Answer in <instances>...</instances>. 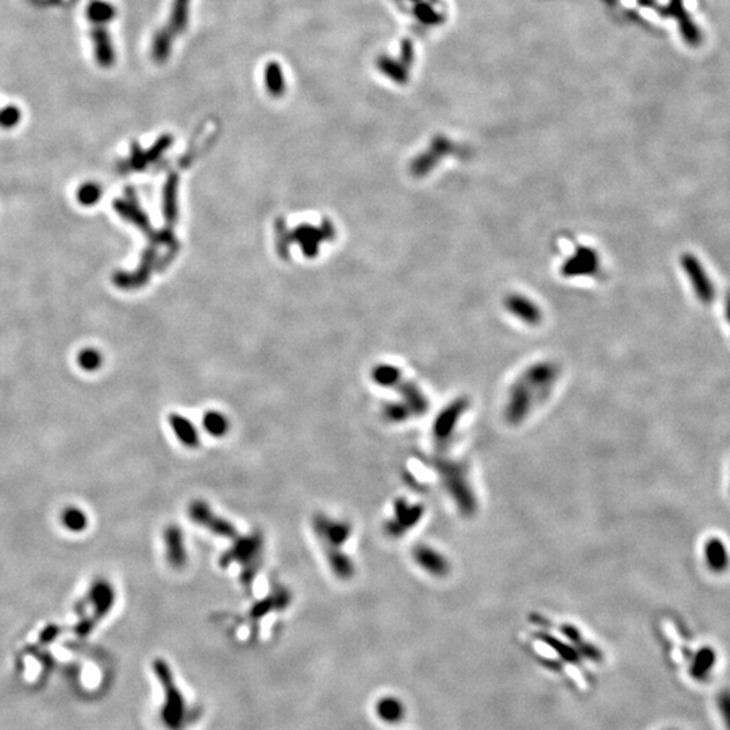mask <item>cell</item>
Returning a JSON list of instances; mask_svg holds the SVG:
<instances>
[{"instance_id":"7","label":"cell","mask_w":730,"mask_h":730,"mask_svg":"<svg viewBox=\"0 0 730 730\" xmlns=\"http://www.w3.org/2000/svg\"><path fill=\"white\" fill-rule=\"evenodd\" d=\"M599 256L590 247H577L575 253L567 259L561 266V275L565 278L591 276L598 272Z\"/></svg>"},{"instance_id":"27","label":"cell","mask_w":730,"mask_h":730,"mask_svg":"<svg viewBox=\"0 0 730 730\" xmlns=\"http://www.w3.org/2000/svg\"><path fill=\"white\" fill-rule=\"evenodd\" d=\"M717 705H718V710H719V714L721 718L725 724V728L730 730V691L729 690H725L722 691L718 698H717Z\"/></svg>"},{"instance_id":"5","label":"cell","mask_w":730,"mask_h":730,"mask_svg":"<svg viewBox=\"0 0 730 730\" xmlns=\"http://www.w3.org/2000/svg\"><path fill=\"white\" fill-rule=\"evenodd\" d=\"M115 604H117V591L112 586V583L105 577H98L91 583L84 599L78 605L90 607L91 614L84 616V617L91 618L98 625L99 622L103 621L107 616H110Z\"/></svg>"},{"instance_id":"6","label":"cell","mask_w":730,"mask_h":730,"mask_svg":"<svg viewBox=\"0 0 730 730\" xmlns=\"http://www.w3.org/2000/svg\"><path fill=\"white\" fill-rule=\"evenodd\" d=\"M163 543L168 565L176 571L183 570L188 563V549L182 528L176 524L168 525L163 531Z\"/></svg>"},{"instance_id":"10","label":"cell","mask_w":730,"mask_h":730,"mask_svg":"<svg viewBox=\"0 0 730 730\" xmlns=\"http://www.w3.org/2000/svg\"><path fill=\"white\" fill-rule=\"evenodd\" d=\"M505 307L509 312H512L514 317H517L518 319H521L522 322H525L528 325H537L541 322V318H543L541 311L538 309V306L526 296L518 295V294L507 296L505 299Z\"/></svg>"},{"instance_id":"33","label":"cell","mask_w":730,"mask_h":730,"mask_svg":"<svg viewBox=\"0 0 730 730\" xmlns=\"http://www.w3.org/2000/svg\"><path fill=\"white\" fill-rule=\"evenodd\" d=\"M669 730H671V729H669ZM672 730H673V729H672Z\"/></svg>"},{"instance_id":"17","label":"cell","mask_w":730,"mask_h":730,"mask_svg":"<svg viewBox=\"0 0 730 730\" xmlns=\"http://www.w3.org/2000/svg\"><path fill=\"white\" fill-rule=\"evenodd\" d=\"M715 664H717V654H715L714 649L710 647L700 648V651L695 653L693 657L690 673L695 681L705 682L712 675Z\"/></svg>"},{"instance_id":"31","label":"cell","mask_w":730,"mask_h":730,"mask_svg":"<svg viewBox=\"0 0 730 730\" xmlns=\"http://www.w3.org/2000/svg\"><path fill=\"white\" fill-rule=\"evenodd\" d=\"M401 53H402V61H404V65L410 64L411 60H413V47H411V44H410L408 41H404V44H402Z\"/></svg>"},{"instance_id":"4","label":"cell","mask_w":730,"mask_h":730,"mask_svg":"<svg viewBox=\"0 0 730 730\" xmlns=\"http://www.w3.org/2000/svg\"><path fill=\"white\" fill-rule=\"evenodd\" d=\"M188 517L195 525L206 529L208 533L218 537L234 540L238 536V530L233 522L214 513L213 507L202 499H196L189 503Z\"/></svg>"},{"instance_id":"24","label":"cell","mask_w":730,"mask_h":730,"mask_svg":"<svg viewBox=\"0 0 730 730\" xmlns=\"http://www.w3.org/2000/svg\"><path fill=\"white\" fill-rule=\"evenodd\" d=\"M87 14L93 25H106L115 18L117 10L111 3L105 0H93L88 6Z\"/></svg>"},{"instance_id":"12","label":"cell","mask_w":730,"mask_h":730,"mask_svg":"<svg viewBox=\"0 0 730 730\" xmlns=\"http://www.w3.org/2000/svg\"><path fill=\"white\" fill-rule=\"evenodd\" d=\"M669 16H673L678 19L679 22V26H681V31H682V35H683L684 41L688 44V45H693V47H698L700 44V29L697 28V25L694 23V20H691V18L688 16V13L685 11L683 6V0H671L669 3Z\"/></svg>"},{"instance_id":"23","label":"cell","mask_w":730,"mask_h":730,"mask_svg":"<svg viewBox=\"0 0 730 730\" xmlns=\"http://www.w3.org/2000/svg\"><path fill=\"white\" fill-rule=\"evenodd\" d=\"M290 604V595L287 592L279 591L278 594L268 595L265 599L257 602L252 608V617L261 618L265 613L273 611V610H281Z\"/></svg>"},{"instance_id":"15","label":"cell","mask_w":730,"mask_h":730,"mask_svg":"<svg viewBox=\"0 0 730 730\" xmlns=\"http://www.w3.org/2000/svg\"><path fill=\"white\" fill-rule=\"evenodd\" d=\"M375 713L380 721L389 725H396L404 721L406 715V707L404 702L394 697V695H386L375 703Z\"/></svg>"},{"instance_id":"1","label":"cell","mask_w":730,"mask_h":730,"mask_svg":"<svg viewBox=\"0 0 730 730\" xmlns=\"http://www.w3.org/2000/svg\"><path fill=\"white\" fill-rule=\"evenodd\" d=\"M155 678L164 691V700L160 707L158 717L163 726L167 730H184L189 710L186 697L177 687L170 664L164 659H155L153 661Z\"/></svg>"},{"instance_id":"25","label":"cell","mask_w":730,"mask_h":730,"mask_svg":"<svg viewBox=\"0 0 730 730\" xmlns=\"http://www.w3.org/2000/svg\"><path fill=\"white\" fill-rule=\"evenodd\" d=\"M377 68L387 76L392 78L396 83H406L407 80V72L404 64L395 61L389 56H382L377 59Z\"/></svg>"},{"instance_id":"28","label":"cell","mask_w":730,"mask_h":730,"mask_svg":"<svg viewBox=\"0 0 730 730\" xmlns=\"http://www.w3.org/2000/svg\"><path fill=\"white\" fill-rule=\"evenodd\" d=\"M59 633H60L59 626L50 625V626H47V628L42 630V633L40 635V640H41V642L47 644V642H52L53 640H56V637L59 636Z\"/></svg>"},{"instance_id":"8","label":"cell","mask_w":730,"mask_h":730,"mask_svg":"<svg viewBox=\"0 0 730 730\" xmlns=\"http://www.w3.org/2000/svg\"><path fill=\"white\" fill-rule=\"evenodd\" d=\"M682 265L697 296L702 302L710 303L715 298V287L698 259L693 254H684Z\"/></svg>"},{"instance_id":"18","label":"cell","mask_w":730,"mask_h":730,"mask_svg":"<svg viewBox=\"0 0 730 730\" xmlns=\"http://www.w3.org/2000/svg\"><path fill=\"white\" fill-rule=\"evenodd\" d=\"M60 524L66 531L80 534L88 529L90 518H88V514L86 513L81 507L66 506L62 509L61 514H60Z\"/></svg>"},{"instance_id":"14","label":"cell","mask_w":730,"mask_h":730,"mask_svg":"<svg viewBox=\"0 0 730 730\" xmlns=\"http://www.w3.org/2000/svg\"><path fill=\"white\" fill-rule=\"evenodd\" d=\"M93 47H95V59L100 64V66L109 68L115 61V52L110 38L109 31L105 25H95L93 29Z\"/></svg>"},{"instance_id":"22","label":"cell","mask_w":730,"mask_h":730,"mask_svg":"<svg viewBox=\"0 0 730 730\" xmlns=\"http://www.w3.org/2000/svg\"><path fill=\"white\" fill-rule=\"evenodd\" d=\"M189 3H191V0H173L172 1L170 29L173 34H182L186 31L188 19H189Z\"/></svg>"},{"instance_id":"26","label":"cell","mask_w":730,"mask_h":730,"mask_svg":"<svg viewBox=\"0 0 730 730\" xmlns=\"http://www.w3.org/2000/svg\"><path fill=\"white\" fill-rule=\"evenodd\" d=\"M401 372L391 365H380L373 371V380L380 386H394L398 383Z\"/></svg>"},{"instance_id":"21","label":"cell","mask_w":730,"mask_h":730,"mask_svg":"<svg viewBox=\"0 0 730 730\" xmlns=\"http://www.w3.org/2000/svg\"><path fill=\"white\" fill-rule=\"evenodd\" d=\"M173 35L175 34L172 33L170 28L160 29L155 33V37H153V44H152V57L155 62L163 64L170 59Z\"/></svg>"},{"instance_id":"32","label":"cell","mask_w":730,"mask_h":730,"mask_svg":"<svg viewBox=\"0 0 730 730\" xmlns=\"http://www.w3.org/2000/svg\"><path fill=\"white\" fill-rule=\"evenodd\" d=\"M726 312H728V319L730 322V296L728 298V303H726Z\"/></svg>"},{"instance_id":"29","label":"cell","mask_w":730,"mask_h":730,"mask_svg":"<svg viewBox=\"0 0 730 730\" xmlns=\"http://www.w3.org/2000/svg\"><path fill=\"white\" fill-rule=\"evenodd\" d=\"M416 14H417V16L420 18L422 22L432 23V20H433V11H432V10H430V7H429V6H426V4H420V6H417V8H416Z\"/></svg>"},{"instance_id":"13","label":"cell","mask_w":730,"mask_h":730,"mask_svg":"<svg viewBox=\"0 0 730 730\" xmlns=\"http://www.w3.org/2000/svg\"><path fill=\"white\" fill-rule=\"evenodd\" d=\"M324 555L326 558L327 565L333 575L340 580H351L356 575V565L352 558L345 553L342 549L325 548Z\"/></svg>"},{"instance_id":"2","label":"cell","mask_w":730,"mask_h":730,"mask_svg":"<svg viewBox=\"0 0 730 730\" xmlns=\"http://www.w3.org/2000/svg\"><path fill=\"white\" fill-rule=\"evenodd\" d=\"M264 551V537L260 531H253L248 536H237L233 545L219 558V565L229 568L233 564L241 565L240 580L244 586H250L261 568Z\"/></svg>"},{"instance_id":"20","label":"cell","mask_w":730,"mask_h":730,"mask_svg":"<svg viewBox=\"0 0 730 730\" xmlns=\"http://www.w3.org/2000/svg\"><path fill=\"white\" fill-rule=\"evenodd\" d=\"M265 88L268 93L280 98L285 93V78L283 68L278 61H269L264 71Z\"/></svg>"},{"instance_id":"11","label":"cell","mask_w":730,"mask_h":730,"mask_svg":"<svg viewBox=\"0 0 730 730\" xmlns=\"http://www.w3.org/2000/svg\"><path fill=\"white\" fill-rule=\"evenodd\" d=\"M168 423L176 440L187 449H196L201 445V435L195 425L184 416L173 413L168 417Z\"/></svg>"},{"instance_id":"16","label":"cell","mask_w":730,"mask_h":730,"mask_svg":"<svg viewBox=\"0 0 730 730\" xmlns=\"http://www.w3.org/2000/svg\"><path fill=\"white\" fill-rule=\"evenodd\" d=\"M451 151V145L447 140H437L435 143L432 145V148L425 153V155H420L414 165H413V172L416 176H425L428 175V172L430 171L432 168H435V165L438 164V158L440 157H445V155L449 153Z\"/></svg>"},{"instance_id":"30","label":"cell","mask_w":730,"mask_h":730,"mask_svg":"<svg viewBox=\"0 0 730 730\" xmlns=\"http://www.w3.org/2000/svg\"><path fill=\"white\" fill-rule=\"evenodd\" d=\"M81 365H83L84 370L93 371V370H96V367H99V358H96V355H93V353H86L81 358Z\"/></svg>"},{"instance_id":"3","label":"cell","mask_w":730,"mask_h":730,"mask_svg":"<svg viewBox=\"0 0 730 730\" xmlns=\"http://www.w3.org/2000/svg\"><path fill=\"white\" fill-rule=\"evenodd\" d=\"M311 529L322 548L342 549L352 537L353 528L345 519L331 518L326 514H315L311 518Z\"/></svg>"},{"instance_id":"19","label":"cell","mask_w":730,"mask_h":730,"mask_svg":"<svg viewBox=\"0 0 730 730\" xmlns=\"http://www.w3.org/2000/svg\"><path fill=\"white\" fill-rule=\"evenodd\" d=\"M202 426L204 432L213 438H223L229 435L230 422L228 417L216 410H210L204 413L202 418Z\"/></svg>"},{"instance_id":"9","label":"cell","mask_w":730,"mask_h":730,"mask_svg":"<svg viewBox=\"0 0 730 730\" xmlns=\"http://www.w3.org/2000/svg\"><path fill=\"white\" fill-rule=\"evenodd\" d=\"M703 556L707 568L714 574H724L730 567L729 548L719 537H710L703 546Z\"/></svg>"}]
</instances>
